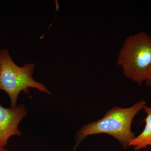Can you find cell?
<instances>
[{
  "label": "cell",
  "mask_w": 151,
  "mask_h": 151,
  "mask_svg": "<svg viewBox=\"0 0 151 151\" xmlns=\"http://www.w3.org/2000/svg\"><path fill=\"white\" fill-rule=\"evenodd\" d=\"M146 106L145 101L142 100L129 108L116 106L111 108L102 119L86 124L78 130L72 151H75L79 144L88 136L103 134L112 136L124 148H127L136 137L132 131V121Z\"/></svg>",
  "instance_id": "6da1fadb"
},
{
  "label": "cell",
  "mask_w": 151,
  "mask_h": 151,
  "mask_svg": "<svg viewBox=\"0 0 151 151\" xmlns=\"http://www.w3.org/2000/svg\"><path fill=\"white\" fill-rule=\"evenodd\" d=\"M127 78L140 85L151 66V36L144 32L130 35L124 42L117 60Z\"/></svg>",
  "instance_id": "7a4b0ae2"
},
{
  "label": "cell",
  "mask_w": 151,
  "mask_h": 151,
  "mask_svg": "<svg viewBox=\"0 0 151 151\" xmlns=\"http://www.w3.org/2000/svg\"><path fill=\"white\" fill-rule=\"evenodd\" d=\"M35 68V65L32 63L20 67L14 62L7 50H0V90L5 91L9 95L12 108L17 106L20 93L23 91L27 93L29 88L50 94L44 84L33 78Z\"/></svg>",
  "instance_id": "3957f363"
},
{
  "label": "cell",
  "mask_w": 151,
  "mask_h": 151,
  "mask_svg": "<svg viewBox=\"0 0 151 151\" xmlns=\"http://www.w3.org/2000/svg\"><path fill=\"white\" fill-rule=\"evenodd\" d=\"M27 113L23 105L9 108L0 105V147H4L11 137L22 135L18 129L19 124Z\"/></svg>",
  "instance_id": "277c9868"
},
{
  "label": "cell",
  "mask_w": 151,
  "mask_h": 151,
  "mask_svg": "<svg viewBox=\"0 0 151 151\" xmlns=\"http://www.w3.org/2000/svg\"><path fill=\"white\" fill-rule=\"evenodd\" d=\"M144 110L147 113L145 119V128L139 135L132 140L129 145V147H133L135 150H140L148 146L151 147V106H146Z\"/></svg>",
  "instance_id": "5b68a950"
},
{
  "label": "cell",
  "mask_w": 151,
  "mask_h": 151,
  "mask_svg": "<svg viewBox=\"0 0 151 151\" xmlns=\"http://www.w3.org/2000/svg\"><path fill=\"white\" fill-rule=\"evenodd\" d=\"M146 84L148 86L151 87V66L149 70L147 75V78H146L145 81Z\"/></svg>",
  "instance_id": "8992f818"
},
{
  "label": "cell",
  "mask_w": 151,
  "mask_h": 151,
  "mask_svg": "<svg viewBox=\"0 0 151 151\" xmlns=\"http://www.w3.org/2000/svg\"><path fill=\"white\" fill-rule=\"evenodd\" d=\"M0 151H10L5 149L4 147H0Z\"/></svg>",
  "instance_id": "52a82bcc"
}]
</instances>
